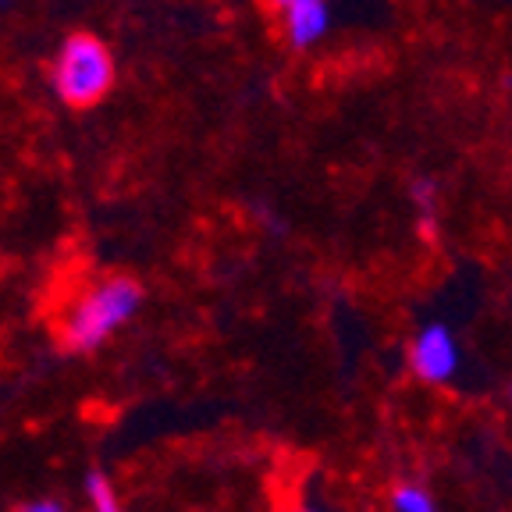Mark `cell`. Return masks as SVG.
Segmentation results:
<instances>
[{
  "instance_id": "obj_1",
  "label": "cell",
  "mask_w": 512,
  "mask_h": 512,
  "mask_svg": "<svg viewBox=\"0 0 512 512\" xmlns=\"http://www.w3.org/2000/svg\"><path fill=\"white\" fill-rule=\"evenodd\" d=\"M143 306V285L128 274H111L96 281L61 313L57 335L68 352H93L118 328H125Z\"/></svg>"
},
{
  "instance_id": "obj_2",
  "label": "cell",
  "mask_w": 512,
  "mask_h": 512,
  "mask_svg": "<svg viewBox=\"0 0 512 512\" xmlns=\"http://www.w3.org/2000/svg\"><path fill=\"white\" fill-rule=\"evenodd\" d=\"M50 82H54V93L68 107L100 104L114 86L111 50L89 32H75L57 47V57L50 64Z\"/></svg>"
},
{
  "instance_id": "obj_3",
  "label": "cell",
  "mask_w": 512,
  "mask_h": 512,
  "mask_svg": "<svg viewBox=\"0 0 512 512\" xmlns=\"http://www.w3.org/2000/svg\"><path fill=\"white\" fill-rule=\"evenodd\" d=\"M409 367L420 381L427 384H445L459 367V345L456 335L445 324H431L409 345Z\"/></svg>"
},
{
  "instance_id": "obj_4",
  "label": "cell",
  "mask_w": 512,
  "mask_h": 512,
  "mask_svg": "<svg viewBox=\"0 0 512 512\" xmlns=\"http://www.w3.org/2000/svg\"><path fill=\"white\" fill-rule=\"evenodd\" d=\"M281 25H285V40L296 50H310L328 36L331 8L328 0H292L281 8Z\"/></svg>"
},
{
  "instance_id": "obj_5",
  "label": "cell",
  "mask_w": 512,
  "mask_h": 512,
  "mask_svg": "<svg viewBox=\"0 0 512 512\" xmlns=\"http://www.w3.org/2000/svg\"><path fill=\"white\" fill-rule=\"evenodd\" d=\"M392 509L395 512H438V502L431 498V491L424 484H413V480H402L392 491Z\"/></svg>"
},
{
  "instance_id": "obj_6",
  "label": "cell",
  "mask_w": 512,
  "mask_h": 512,
  "mask_svg": "<svg viewBox=\"0 0 512 512\" xmlns=\"http://www.w3.org/2000/svg\"><path fill=\"white\" fill-rule=\"evenodd\" d=\"M86 495H89V509L93 512H125L118 502V495H114L111 480H107L100 470H93L86 477Z\"/></svg>"
},
{
  "instance_id": "obj_7",
  "label": "cell",
  "mask_w": 512,
  "mask_h": 512,
  "mask_svg": "<svg viewBox=\"0 0 512 512\" xmlns=\"http://www.w3.org/2000/svg\"><path fill=\"white\" fill-rule=\"evenodd\" d=\"M18 512H68V509L61 502H54V498H36V502L22 505Z\"/></svg>"
},
{
  "instance_id": "obj_8",
  "label": "cell",
  "mask_w": 512,
  "mask_h": 512,
  "mask_svg": "<svg viewBox=\"0 0 512 512\" xmlns=\"http://www.w3.org/2000/svg\"><path fill=\"white\" fill-rule=\"evenodd\" d=\"M267 4H271V8H278V11H281V8H285V4H292V0H267Z\"/></svg>"
},
{
  "instance_id": "obj_9",
  "label": "cell",
  "mask_w": 512,
  "mask_h": 512,
  "mask_svg": "<svg viewBox=\"0 0 512 512\" xmlns=\"http://www.w3.org/2000/svg\"><path fill=\"white\" fill-rule=\"evenodd\" d=\"M288 512H317V509H306V505H299V509H288Z\"/></svg>"
},
{
  "instance_id": "obj_10",
  "label": "cell",
  "mask_w": 512,
  "mask_h": 512,
  "mask_svg": "<svg viewBox=\"0 0 512 512\" xmlns=\"http://www.w3.org/2000/svg\"><path fill=\"white\" fill-rule=\"evenodd\" d=\"M509 402H512V381H509Z\"/></svg>"
}]
</instances>
